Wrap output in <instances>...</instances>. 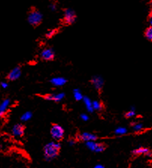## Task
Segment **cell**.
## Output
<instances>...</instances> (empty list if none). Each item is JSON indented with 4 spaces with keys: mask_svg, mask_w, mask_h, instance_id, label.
<instances>
[{
    "mask_svg": "<svg viewBox=\"0 0 152 168\" xmlns=\"http://www.w3.org/2000/svg\"><path fill=\"white\" fill-rule=\"evenodd\" d=\"M73 96H74L75 100L78 101H78L83 100V98H84L82 92H81L79 89H73Z\"/></svg>",
    "mask_w": 152,
    "mask_h": 168,
    "instance_id": "obj_17",
    "label": "cell"
},
{
    "mask_svg": "<svg viewBox=\"0 0 152 168\" xmlns=\"http://www.w3.org/2000/svg\"><path fill=\"white\" fill-rule=\"evenodd\" d=\"M145 35L148 40L152 41V27H148V28L146 29V30H145Z\"/></svg>",
    "mask_w": 152,
    "mask_h": 168,
    "instance_id": "obj_21",
    "label": "cell"
},
{
    "mask_svg": "<svg viewBox=\"0 0 152 168\" xmlns=\"http://www.w3.org/2000/svg\"><path fill=\"white\" fill-rule=\"evenodd\" d=\"M143 124L141 123V122H136V123L133 124V129L135 131H141L143 129Z\"/></svg>",
    "mask_w": 152,
    "mask_h": 168,
    "instance_id": "obj_20",
    "label": "cell"
},
{
    "mask_svg": "<svg viewBox=\"0 0 152 168\" xmlns=\"http://www.w3.org/2000/svg\"><path fill=\"white\" fill-rule=\"evenodd\" d=\"M77 16L76 11L72 9H66L63 11V22L65 25H71L76 22Z\"/></svg>",
    "mask_w": 152,
    "mask_h": 168,
    "instance_id": "obj_4",
    "label": "cell"
},
{
    "mask_svg": "<svg viewBox=\"0 0 152 168\" xmlns=\"http://www.w3.org/2000/svg\"><path fill=\"white\" fill-rule=\"evenodd\" d=\"M0 86H1L2 89H7V88L9 87V84H8L6 81H2V82L0 83Z\"/></svg>",
    "mask_w": 152,
    "mask_h": 168,
    "instance_id": "obj_25",
    "label": "cell"
},
{
    "mask_svg": "<svg viewBox=\"0 0 152 168\" xmlns=\"http://www.w3.org/2000/svg\"><path fill=\"white\" fill-rule=\"evenodd\" d=\"M32 117V113L30 111H27L21 115L20 120L22 122H27L29 120H31Z\"/></svg>",
    "mask_w": 152,
    "mask_h": 168,
    "instance_id": "obj_18",
    "label": "cell"
},
{
    "mask_svg": "<svg viewBox=\"0 0 152 168\" xmlns=\"http://www.w3.org/2000/svg\"><path fill=\"white\" fill-rule=\"evenodd\" d=\"M92 104L94 111H101L103 108V104L99 101H93Z\"/></svg>",
    "mask_w": 152,
    "mask_h": 168,
    "instance_id": "obj_16",
    "label": "cell"
},
{
    "mask_svg": "<svg viewBox=\"0 0 152 168\" xmlns=\"http://www.w3.org/2000/svg\"><path fill=\"white\" fill-rule=\"evenodd\" d=\"M87 148L94 152H102L106 149V145L104 143H97L96 141H91L85 143Z\"/></svg>",
    "mask_w": 152,
    "mask_h": 168,
    "instance_id": "obj_5",
    "label": "cell"
},
{
    "mask_svg": "<svg viewBox=\"0 0 152 168\" xmlns=\"http://www.w3.org/2000/svg\"><path fill=\"white\" fill-rule=\"evenodd\" d=\"M2 148V143H0V149H1Z\"/></svg>",
    "mask_w": 152,
    "mask_h": 168,
    "instance_id": "obj_30",
    "label": "cell"
},
{
    "mask_svg": "<svg viewBox=\"0 0 152 168\" xmlns=\"http://www.w3.org/2000/svg\"><path fill=\"white\" fill-rule=\"evenodd\" d=\"M66 97V94L64 92H60V93H51V94H47L42 96L45 100L50 101V102H60L63 100L64 98Z\"/></svg>",
    "mask_w": 152,
    "mask_h": 168,
    "instance_id": "obj_8",
    "label": "cell"
},
{
    "mask_svg": "<svg viewBox=\"0 0 152 168\" xmlns=\"http://www.w3.org/2000/svg\"><path fill=\"white\" fill-rule=\"evenodd\" d=\"M43 20V15L38 9L32 8L29 11L28 16H27V20L29 23L32 27H38L41 24Z\"/></svg>",
    "mask_w": 152,
    "mask_h": 168,
    "instance_id": "obj_2",
    "label": "cell"
},
{
    "mask_svg": "<svg viewBox=\"0 0 152 168\" xmlns=\"http://www.w3.org/2000/svg\"><path fill=\"white\" fill-rule=\"evenodd\" d=\"M64 129L61 125L58 124H54L50 128V135L55 141L58 142L61 140L64 137Z\"/></svg>",
    "mask_w": 152,
    "mask_h": 168,
    "instance_id": "obj_3",
    "label": "cell"
},
{
    "mask_svg": "<svg viewBox=\"0 0 152 168\" xmlns=\"http://www.w3.org/2000/svg\"><path fill=\"white\" fill-rule=\"evenodd\" d=\"M61 145L59 142L51 141L47 143L43 149L44 157L46 161H50L57 157L60 152Z\"/></svg>",
    "mask_w": 152,
    "mask_h": 168,
    "instance_id": "obj_1",
    "label": "cell"
},
{
    "mask_svg": "<svg viewBox=\"0 0 152 168\" xmlns=\"http://www.w3.org/2000/svg\"><path fill=\"white\" fill-rule=\"evenodd\" d=\"M83 102H84V105H85V107L89 113H94V110L93 109V104H92V101L87 96H84L83 98Z\"/></svg>",
    "mask_w": 152,
    "mask_h": 168,
    "instance_id": "obj_15",
    "label": "cell"
},
{
    "mask_svg": "<svg viewBox=\"0 0 152 168\" xmlns=\"http://www.w3.org/2000/svg\"><path fill=\"white\" fill-rule=\"evenodd\" d=\"M50 83L52 86H55V87H60V86H64L67 83V80L63 77H55L50 79Z\"/></svg>",
    "mask_w": 152,
    "mask_h": 168,
    "instance_id": "obj_12",
    "label": "cell"
},
{
    "mask_svg": "<svg viewBox=\"0 0 152 168\" xmlns=\"http://www.w3.org/2000/svg\"><path fill=\"white\" fill-rule=\"evenodd\" d=\"M91 83L93 85V86L95 88L96 90H97L98 92H101L102 88H103L105 81L103 78L99 75H94L91 78Z\"/></svg>",
    "mask_w": 152,
    "mask_h": 168,
    "instance_id": "obj_7",
    "label": "cell"
},
{
    "mask_svg": "<svg viewBox=\"0 0 152 168\" xmlns=\"http://www.w3.org/2000/svg\"><path fill=\"white\" fill-rule=\"evenodd\" d=\"M69 144L70 145V146H73V145L76 144V140L74 139H71L69 140Z\"/></svg>",
    "mask_w": 152,
    "mask_h": 168,
    "instance_id": "obj_27",
    "label": "cell"
},
{
    "mask_svg": "<svg viewBox=\"0 0 152 168\" xmlns=\"http://www.w3.org/2000/svg\"><path fill=\"white\" fill-rule=\"evenodd\" d=\"M24 131H25L24 125L20 123H17L13 125L11 128V134L16 138H21L24 134Z\"/></svg>",
    "mask_w": 152,
    "mask_h": 168,
    "instance_id": "obj_10",
    "label": "cell"
},
{
    "mask_svg": "<svg viewBox=\"0 0 152 168\" xmlns=\"http://www.w3.org/2000/svg\"><path fill=\"white\" fill-rule=\"evenodd\" d=\"M10 104H11V100L9 98H6L0 103V118L4 116L6 111L9 109Z\"/></svg>",
    "mask_w": 152,
    "mask_h": 168,
    "instance_id": "obj_13",
    "label": "cell"
},
{
    "mask_svg": "<svg viewBox=\"0 0 152 168\" xmlns=\"http://www.w3.org/2000/svg\"><path fill=\"white\" fill-rule=\"evenodd\" d=\"M57 32V29H51V30H48V32L45 34V37L47 38H51L54 35H56V33Z\"/></svg>",
    "mask_w": 152,
    "mask_h": 168,
    "instance_id": "obj_22",
    "label": "cell"
},
{
    "mask_svg": "<svg viewBox=\"0 0 152 168\" xmlns=\"http://www.w3.org/2000/svg\"><path fill=\"white\" fill-rule=\"evenodd\" d=\"M93 168H106V167H105L103 165H102V164H96V165L94 166Z\"/></svg>",
    "mask_w": 152,
    "mask_h": 168,
    "instance_id": "obj_28",
    "label": "cell"
},
{
    "mask_svg": "<svg viewBox=\"0 0 152 168\" xmlns=\"http://www.w3.org/2000/svg\"><path fill=\"white\" fill-rule=\"evenodd\" d=\"M79 139L82 141L87 143L91 141H96L98 139V137L95 134L90 133V132H83L82 134L79 135Z\"/></svg>",
    "mask_w": 152,
    "mask_h": 168,
    "instance_id": "obj_11",
    "label": "cell"
},
{
    "mask_svg": "<svg viewBox=\"0 0 152 168\" xmlns=\"http://www.w3.org/2000/svg\"><path fill=\"white\" fill-rule=\"evenodd\" d=\"M80 118H81L83 121L87 122L89 120V116L87 115V114H85V113H82V114H81V116H80Z\"/></svg>",
    "mask_w": 152,
    "mask_h": 168,
    "instance_id": "obj_24",
    "label": "cell"
},
{
    "mask_svg": "<svg viewBox=\"0 0 152 168\" xmlns=\"http://www.w3.org/2000/svg\"><path fill=\"white\" fill-rule=\"evenodd\" d=\"M133 154L135 155H145L147 156H151L152 153L151 152L148 148L145 147H139L137 149H134L133 151Z\"/></svg>",
    "mask_w": 152,
    "mask_h": 168,
    "instance_id": "obj_14",
    "label": "cell"
},
{
    "mask_svg": "<svg viewBox=\"0 0 152 168\" xmlns=\"http://www.w3.org/2000/svg\"><path fill=\"white\" fill-rule=\"evenodd\" d=\"M57 4H56V3H54V2L51 3V4H50V5H49V9L51 10L52 11H56V10H57Z\"/></svg>",
    "mask_w": 152,
    "mask_h": 168,
    "instance_id": "obj_26",
    "label": "cell"
},
{
    "mask_svg": "<svg viewBox=\"0 0 152 168\" xmlns=\"http://www.w3.org/2000/svg\"><path fill=\"white\" fill-rule=\"evenodd\" d=\"M127 133V129L125 127H118L114 130V134L118 136H121V135H124Z\"/></svg>",
    "mask_w": 152,
    "mask_h": 168,
    "instance_id": "obj_19",
    "label": "cell"
},
{
    "mask_svg": "<svg viewBox=\"0 0 152 168\" xmlns=\"http://www.w3.org/2000/svg\"><path fill=\"white\" fill-rule=\"evenodd\" d=\"M135 115V109L133 107H132L131 110L127 111L125 113V117L126 118H131V117H133Z\"/></svg>",
    "mask_w": 152,
    "mask_h": 168,
    "instance_id": "obj_23",
    "label": "cell"
},
{
    "mask_svg": "<svg viewBox=\"0 0 152 168\" xmlns=\"http://www.w3.org/2000/svg\"><path fill=\"white\" fill-rule=\"evenodd\" d=\"M40 57L44 61H52L54 59L55 53L54 50L51 47H47L42 50L40 53Z\"/></svg>",
    "mask_w": 152,
    "mask_h": 168,
    "instance_id": "obj_6",
    "label": "cell"
},
{
    "mask_svg": "<svg viewBox=\"0 0 152 168\" xmlns=\"http://www.w3.org/2000/svg\"><path fill=\"white\" fill-rule=\"evenodd\" d=\"M22 74V70L20 66H16L9 71L7 78L10 81H14L18 80Z\"/></svg>",
    "mask_w": 152,
    "mask_h": 168,
    "instance_id": "obj_9",
    "label": "cell"
},
{
    "mask_svg": "<svg viewBox=\"0 0 152 168\" xmlns=\"http://www.w3.org/2000/svg\"><path fill=\"white\" fill-rule=\"evenodd\" d=\"M148 21H149L150 25H151V27H152V14L149 17V19H148Z\"/></svg>",
    "mask_w": 152,
    "mask_h": 168,
    "instance_id": "obj_29",
    "label": "cell"
}]
</instances>
